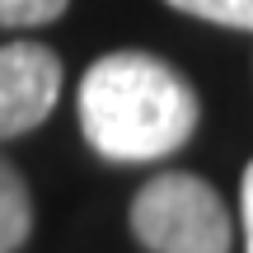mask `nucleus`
I'll use <instances>...</instances> for the list:
<instances>
[{
  "instance_id": "1",
  "label": "nucleus",
  "mask_w": 253,
  "mask_h": 253,
  "mask_svg": "<svg viewBox=\"0 0 253 253\" xmlns=\"http://www.w3.org/2000/svg\"><path fill=\"white\" fill-rule=\"evenodd\" d=\"M80 131L103 160H164L197 131V94L150 52H113L80 80Z\"/></svg>"
},
{
  "instance_id": "2",
  "label": "nucleus",
  "mask_w": 253,
  "mask_h": 253,
  "mask_svg": "<svg viewBox=\"0 0 253 253\" xmlns=\"http://www.w3.org/2000/svg\"><path fill=\"white\" fill-rule=\"evenodd\" d=\"M131 230L150 253H230L220 192L197 173H160L131 202Z\"/></svg>"
},
{
  "instance_id": "3",
  "label": "nucleus",
  "mask_w": 253,
  "mask_h": 253,
  "mask_svg": "<svg viewBox=\"0 0 253 253\" xmlns=\"http://www.w3.org/2000/svg\"><path fill=\"white\" fill-rule=\"evenodd\" d=\"M61 61L42 42L0 47V141L33 131L52 118L61 99Z\"/></svg>"
},
{
  "instance_id": "4",
  "label": "nucleus",
  "mask_w": 253,
  "mask_h": 253,
  "mask_svg": "<svg viewBox=\"0 0 253 253\" xmlns=\"http://www.w3.org/2000/svg\"><path fill=\"white\" fill-rule=\"evenodd\" d=\"M33 230V202H28V183L14 164L0 155V253H19Z\"/></svg>"
},
{
  "instance_id": "5",
  "label": "nucleus",
  "mask_w": 253,
  "mask_h": 253,
  "mask_svg": "<svg viewBox=\"0 0 253 253\" xmlns=\"http://www.w3.org/2000/svg\"><path fill=\"white\" fill-rule=\"evenodd\" d=\"M183 14H197L207 24H225V28H244L253 33V0H169Z\"/></svg>"
},
{
  "instance_id": "6",
  "label": "nucleus",
  "mask_w": 253,
  "mask_h": 253,
  "mask_svg": "<svg viewBox=\"0 0 253 253\" xmlns=\"http://www.w3.org/2000/svg\"><path fill=\"white\" fill-rule=\"evenodd\" d=\"M71 0H0V28H42L66 14Z\"/></svg>"
},
{
  "instance_id": "7",
  "label": "nucleus",
  "mask_w": 253,
  "mask_h": 253,
  "mask_svg": "<svg viewBox=\"0 0 253 253\" xmlns=\"http://www.w3.org/2000/svg\"><path fill=\"white\" fill-rule=\"evenodd\" d=\"M239 207H244V244L253 253V164L244 169V192H239Z\"/></svg>"
}]
</instances>
